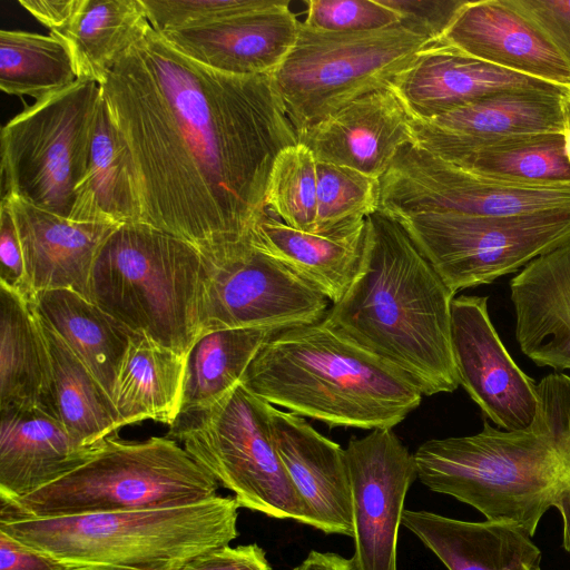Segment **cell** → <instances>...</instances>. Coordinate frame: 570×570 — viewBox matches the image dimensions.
<instances>
[{
	"label": "cell",
	"mask_w": 570,
	"mask_h": 570,
	"mask_svg": "<svg viewBox=\"0 0 570 570\" xmlns=\"http://www.w3.org/2000/svg\"><path fill=\"white\" fill-rule=\"evenodd\" d=\"M301 570H356L352 559L334 552L311 551L299 564Z\"/></svg>",
	"instance_id": "46"
},
{
	"label": "cell",
	"mask_w": 570,
	"mask_h": 570,
	"mask_svg": "<svg viewBox=\"0 0 570 570\" xmlns=\"http://www.w3.org/2000/svg\"><path fill=\"white\" fill-rule=\"evenodd\" d=\"M413 145L484 177L528 184L570 183L562 134L514 137L482 144L415 138Z\"/></svg>",
	"instance_id": "30"
},
{
	"label": "cell",
	"mask_w": 570,
	"mask_h": 570,
	"mask_svg": "<svg viewBox=\"0 0 570 570\" xmlns=\"http://www.w3.org/2000/svg\"><path fill=\"white\" fill-rule=\"evenodd\" d=\"M97 446H81L57 416L40 409L0 411V500L19 499L58 480Z\"/></svg>",
	"instance_id": "25"
},
{
	"label": "cell",
	"mask_w": 570,
	"mask_h": 570,
	"mask_svg": "<svg viewBox=\"0 0 570 570\" xmlns=\"http://www.w3.org/2000/svg\"><path fill=\"white\" fill-rule=\"evenodd\" d=\"M366 224L361 273L324 320L407 375L423 395L455 391L460 385L451 342L455 294L395 218L377 210Z\"/></svg>",
	"instance_id": "3"
},
{
	"label": "cell",
	"mask_w": 570,
	"mask_h": 570,
	"mask_svg": "<svg viewBox=\"0 0 570 570\" xmlns=\"http://www.w3.org/2000/svg\"><path fill=\"white\" fill-rule=\"evenodd\" d=\"M206 262L200 333L228 328L283 331L316 323L328 311L326 297L254 247L252 240L238 244L217 261Z\"/></svg>",
	"instance_id": "13"
},
{
	"label": "cell",
	"mask_w": 570,
	"mask_h": 570,
	"mask_svg": "<svg viewBox=\"0 0 570 570\" xmlns=\"http://www.w3.org/2000/svg\"><path fill=\"white\" fill-rule=\"evenodd\" d=\"M277 332L228 328L200 333L186 357L180 412L205 407L240 383L258 350Z\"/></svg>",
	"instance_id": "34"
},
{
	"label": "cell",
	"mask_w": 570,
	"mask_h": 570,
	"mask_svg": "<svg viewBox=\"0 0 570 570\" xmlns=\"http://www.w3.org/2000/svg\"><path fill=\"white\" fill-rule=\"evenodd\" d=\"M292 570H301V567H299V566H298V567H295V568H294V569H292Z\"/></svg>",
	"instance_id": "49"
},
{
	"label": "cell",
	"mask_w": 570,
	"mask_h": 570,
	"mask_svg": "<svg viewBox=\"0 0 570 570\" xmlns=\"http://www.w3.org/2000/svg\"><path fill=\"white\" fill-rule=\"evenodd\" d=\"M266 210L286 225L315 233L317 220V161L302 142L276 158L267 188Z\"/></svg>",
	"instance_id": "36"
},
{
	"label": "cell",
	"mask_w": 570,
	"mask_h": 570,
	"mask_svg": "<svg viewBox=\"0 0 570 570\" xmlns=\"http://www.w3.org/2000/svg\"><path fill=\"white\" fill-rule=\"evenodd\" d=\"M240 383L269 404L330 428L393 429L423 397L407 375L324 318L273 334Z\"/></svg>",
	"instance_id": "4"
},
{
	"label": "cell",
	"mask_w": 570,
	"mask_h": 570,
	"mask_svg": "<svg viewBox=\"0 0 570 570\" xmlns=\"http://www.w3.org/2000/svg\"><path fill=\"white\" fill-rule=\"evenodd\" d=\"M402 524L448 570H529L541 562L531 537L509 522H471L405 509Z\"/></svg>",
	"instance_id": "26"
},
{
	"label": "cell",
	"mask_w": 570,
	"mask_h": 570,
	"mask_svg": "<svg viewBox=\"0 0 570 570\" xmlns=\"http://www.w3.org/2000/svg\"><path fill=\"white\" fill-rule=\"evenodd\" d=\"M510 292L521 352L538 366L570 370V239L523 267Z\"/></svg>",
	"instance_id": "22"
},
{
	"label": "cell",
	"mask_w": 570,
	"mask_h": 570,
	"mask_svg": "<svg viewBox=\"0 0 570 570\" xmlns=\"http://www.w3.org/2000/svg\"><path fill=\"white\" fill-rule=\"evenodd\" d=\"M86 0H19L50 33L57 35L70 26Z\"/></svg>",
	"instance_id": "45"
},
{
	"label": "cell",
	"mask_w": 570,
	"mask_h": 570,
	"mask_svg": "<svg viewBox=\"0 0 570 570\" xmlns=\"http://www.w3.org/2000/svg\"><path fill=\"white\" fill-rule=\"evenodd\" d=\"M301 21L288 0L206 27L159 33L173 48L233 76L273 75L298 37Z\"/></svg>",
	"instance_id": "17"
},
{
	"label": "cell",
	"mask_w": 570,
	"mask_h": 570,
	"mask_svg": "<svg viewBox=\"0 0 570 570\" xmlns=\"http://www.w3.org/2000/svg\"><path fill=\"white\" fill-rule=\"evenodd\" d=\"M386 214L401 224L454 294L515 273L570 239V212Z\"/></svg>",
	"instance_id": "11"
},
{
	"label": "cell",
	"mask_w": 570,
	"mask_h": 570,
	"mask_svg": "<svg viewBox=\"0 0 570 570\" xmlns=\"http://www.w3.org/2000/svg\"><path fill=\"white\" fill-rule=\"evenodd\" d=\"M390 88L412 119L428 121L493 92L563 87L495 67L439 40L430 43Z\"/></svg>",
	"instance_id": "19"
},
{
	"label": "cell",
	"mask_w": 570,
	"mask_h": 570,
	"mask_svg": "<svg viewBox=\"0 0 570 570\" xmlns=\"http://www.w3.org/2000/svg\"><path fill=\"white\" fill-rule=\"evenodd\" d=\"M69 218L117 226L140 223L130 151L102 96L95 118L87 169L76 189Z\"/></svg>",
	"instance_id": "28"
},
{
	"label": "cell",
	"mask_w": 570,
	"mask_h": 570,
	"mask_svg": "<svg viewBox=\"0 0 570 570\" xmlns=\"http://www.w3.org/2000/svg\"><path fill=\"white\" fill-rule=\"evenodd\" d=\"M41 323L51 357L56 415L78 444L97 446L121 428L114 401L63 340Z\"/></svg>",
	"instance_id": "33"
},
{
	"label": "cell",
	"mask_w": 570,
	"mask_h": 570,
	"mask_svg": "<svg viewBox=\"0 0 570 570\" xmlns=\"http://www.w3.org/2000/svg\"><path fill=\"white\" fill-rule=\"evenodd\" d=\"M379 210L480 216L570 212V183L528 184L484 177L407 145L380 179Z\"/></svg>",
	"instance_id": "12"
},
{
	"label": "cell",
	"mask_w": 570,
	"mask_h": 570,
	"mask_svg": "<svg viewBox=\"0 0 570 570\" xmlns=\"http://www.w3.org/2000/svg\"><path fill=\"white\" fill-rule=\"evenodd\" d=\"M208 267L190 244L144 223L118 226L94 263L89 299L135 333L187 356L200 333Z\"/></svg>",
	"instance_id": "6"
},
{
	"label": "cell",
	"mask_w": 570,
	"mask_h": 570,
	"mask_svg": "<svg viewBox=\"0 0 570 570\" xmlns=\"http://www.w3.org/2000/svg\"><path fill=\"white\" fill-rule=\"evenodd\" d=\"M367 239L366 218L328 233L295 229L267 210L252 230V244L279 262L332 304L337 303L363 267Z\"/></svg>",
	"instance_id": "23"
},
{
	"label": "cell",
	"mask_w": 570,
	"mask_h": 570,
	"mask_svg": "<svg viewBox=\"0 0 570 570\" xmlns=\"http://www.w3.org/2000/svg\"><path fill=\"white\" fill-rule=\"evenodd\" d=\"M380 180L354 169L317 161L315 233H328L379 210Z\"/></svg>",
	"instance_id": "37"
},
{
	"label": "cell",
	"mask_w": 570,
	"mask_h": 570,
	"mask_svg": "<svg viewBox=\"0 0 570 570\" xmlns=\"http://www.w3.org/2000/svg\"><path fill=\"white\" fill-rule=\"evenodd\" d=\"M100 85L78 79L35 101L1 129V199L16 196L69 218L87 169Z\"/></svg>",
	"instance_id": "10"
},
{
	"label": "cell",
	"mask_w": 570,
	"mask_h": 570,
	"mask_svg": "<svg viewBox=\"0 0 570 570\" xmlns=\"http://www.w3.org/2000/svg\"><path fill=\"white\" fill-rule=\"evenodd\" d=\"M451 342L459 384L499 429L527 428L538 383L514 362L495 331L488 297L460 295L451 305Z\"/></svg>",
	"instance_id": "15"
},
{
	"label": "cell",
	"mask_w": 570,
	"mask_h": 570,
	"mask_svg": "<svg viewBox=\"0 0 570 570\" xmlns=\"http://www.w3.org/2000/svg\"><path fill=\"white\" fill-rule=\"evenodd\" d=\"M178 570H272L265 551L256 543L223 546L187 561Z\"/></svg>",
	"instance_id": "43"
},
{
	"label": "cell",
	"mask_w": 570,
	"mask_h": 570,
	"mask_svg": "<svg viewBox=\"0 0 570 570\" xmlns=\"http://www.w3.org/2000/svg\"><path fill=\"white\" fill-rule=\"evenodd\" d=\"M55 416L51 357L35 303L0 284V411Z\"/></svg>",
	"instance_id": "27"
},
{
	"label": "cell",
	"mask_w": 570,
	"mask_h": 570,
	"mask_svg": "<svg viewBox=\"0 0 570 570\" xmlns=\"http://www.w3.org/2000/svg\"><path fill=\"white\" fill-rule=\"evenodd\" d=\"M441 40L495 67L570 88L566 61L508 0H468Z\"/></svg>",
	"instance_id": "20"
},
{
	"label": "cell",
	"mask_w": 570,
	"mask_h": 570,
	"mask_svg": "<svg viewBox=\"0 0 570 570\" xmlns=\"http://www.w3.org/2000/svg\"><path fill=\"white\" fill-rule=\"evenodd\" d=\"M562 136L566 154L570 161V89L566 91L562 98Z\"/></svg>",
	"instance_id": "47"
},
{
	"label": "cell",
	"mask_w": 570,
	"mask_h": 570,
	"mask_svg": "<svg viewBox=\"0 0 570 570\" xmlns=\"http://www.w3.org/2000/svg\"><path fill=\"white\" fill-rule=\"evenodd\" d=\"M149 27L141 0H86L70 26L53 36L69 48L78 79L100 85L116 60Z\"/></svg>",
	"instance_id": "32"
},
{
	"label": "cell",
	"mask_w": 570,
	"mask_h": 570,
	"mask_svg": "<svg viewBox=\"0 0 570 570\" xmlns=\"http://www.w3.org/2000/svg\"><path fill=\"white\" fill-rule=\"evenodd\" d=\"M238 509L234 497L216 495L175 508L0 520V531L65 570H178L237 538Z\"/></svg>",
	"instance_id": "5"
},
{
	"label": "cell",
	"mask_w": 570,
	"mask_h": 570,
	"mask_svg": "<svg viewBox=\"0 0 570 570\" xmlns=\"http://www.w3.org/2000/svg\"><path fill=\"white\" fill-rule=\"evenodd\" d=\"M168 436L230 490L239 508L307 524L275 445L271 404L242 383L205 407L180 412Z\"/></svg>",
	"instance_id": "9"
},
{
	"label": "cell",
	"mask_w": 570,
	"mask_h": 570,
	"mask_svg": "<svg viewBox=\"0 0 570 570\" xmlns=\"http://www.w3.org/2000/svg\"><path fill=\"white\" fill-rule=\"evenodd\" d=\"M218 482L169 436L128 442L117 434L58 480L0 500V520L189 505L217 495Z\"/></svg>",
	"instance_id": "7"
},
{
	"label": "cell",
	"mask_w": 570,
	"mask_h": 570,
	"mask_svg": "<svg viewBox=\"0 0 570 570\" xmlns=\"http://www.w3.org/2000/svg\"><path fill=\"white\" fill-rule=\"evenodd\" d=\"M432 42L402 23L321 32L301 22L294 47L272 75L296 138L358 98L390 88Z\"/></svg>",
	"instance_id": "8"
},
{
	"label": "cell",
	"mask_w": 570,
	"mask_h": 570,
	"mask_svg": "<svg viewBox=\"0 0 570 570\" xmlns=\"http://www.w3.org/2000/svg\"><path fill=\"white\" fill-rule=\"evenodd\" d=\"M0 284L35 302L23 261L17 226L10 208L0 202Z\"/></svg>",
	"instance_id": "42"
},
{
	"label": "cell",
	"mask_w": 570,
	"mask_h": 570,
	"mask_svg": "<svg viewBox=\"0 0 570 570\" xmlns=\"http://www.w3.org/2000/svg\"><path fill=\"white\" fill-rule=\"evenodd\" d=\"M78 80L72 55L60 38L22 31H0V89L41 100Z\"/></svg>",
	"instance_id": "35"
},
{
	"label": "cell",
	"mask_w": 570,
	"mask_h": 570,
	"mask_svg": "<svg viewBox=\"0 0 570 570\" xmlns=\"http://www.w3.org/2000/svg\"><path fill=\"white\" fill-rule=\"evenodd\" d=\"M1 200L8 205L14 219L27 277L35 295L51 289H70L89 299L94 263L118 226L76 222L16 196Z\"/></svg>",
	"instance_id": "21"
},
{
	"label": "cell",
	"mask_w": 570,
	"mask_h": 570,
	"mask_svg": "<svg viewBox=\"0 0 570 570\" xmlns=\"http://www.w3.org/2000/svg\"><path fill=\"white\" fill-rule=\"evenodd\" d=\"M400 16L377 0H309L303 24L321 32H360L400 23Z\"/></svg>",
	"instance_id": "39"
},
{
	"label": "cell",
	"mask_w": 570,
	"mask_h": 570,
	"mask_svg": "<svg viewBox=\"0 0 570 570\" xmlns=\"http://www.w3.org/2000/svg\"><path fill=\"white\" fill-rule=\"evenodd\" d=\"M529 570H541L540 563L534 564V566H533L532 568H530Z\"/></svg>",
	"instance_id": "48"
},
{
	"label": "cell",
	"mask_w": 570,
	"mask_h": 570,
	"mask_svg": "<svg viewBox=\"0 0 570 570\" xmlns=\"http://www.w3.org/2000/svg\"><path fill=\"white\" fill-rule=\"evenodd\" d=\"M353 500L356 570H397L399 529L404 502L417 479L414 454L393 429L352 438L345 449Z\"/></svg>",
	"instance_id": "14"
},
{
	"label": "cell",
	"mask_w": 570,
	"mask_h": 570,
	"mask_svg": "<svg viewBox=\"0 0 570 570\" xmlns=\"http://www.w3.org/2000/svg\"><path fill=\"white\" fill-rule=\"evenodd\" d=\"M400 16V23L432 41L443 38L468 0H377Z\"/></svg>",
	"instance_id": "40"
},
{
	"label": "cell",
	"mask_w": 570,
	"mask_h": 570,
	"mask_svg": "<svg viewBox=\"0 0 570 570\" xmlns=\"http://www.w3.org/2000/svg\"><path fill=\"white\" fill-rule=\"evenodd\" d=\"M186 357L144 334L131 337L112 394L120 426L144 420L174 423L181 407Z\"/></svg>",
	"instance_id": "31"
},
{
	"label": "cell",
	"mask_w": 570,
	"mask_h": 570,
	"mask_svg": "<svg viewBox=\"0 0 570 570\" xmlns=\"http://www.w3.org/2000/svg\"><path fill=\"white\" fill-rule=\"evenodd\" d=\"M100 88L130 151L140 223L207 261L250 240L275 160L298 142L273 76L213 70L149 27Z\"/></svg>",
	"instance_id": "1"
},
{
	"label": "cell",
	"mask_w": 570,
	"mask_h": 570,
	"mask_svg": "<svg viewBox=\"0 0 570 570\" xmlns=\"http://www.w3.org/2000/svg\"><path fill=\"white\" fill-rule=\"evenodd\" d=\"M0 570H65L51 558L0 531Z\"/></svg>",
	"instance_id": "44"
},
{
	"label": "cell",
	"mask_w": 570,
	"mask_h": 570,
	"mask_svg": "<svg viewBox=\"0 0 570 570\" xmlns=\"http://www.w3.org/2000/svg\"><path fill=\"white\" fill-rule=\"evenodd\" d=\"M410 115L397 95L382 89L353 101L297 138L316 161L381 179L399 151L413 145Z\"/></svg>",
	"instance_id": "18"
},
{
	"label": "cell",
	"mask_w": 570,
	"mask_h": 570,
	"mask_svg": "<svg viewBox=\"0 0 570 570\" xmlns=\"http://www.w3.org/2000/svg\"><path fill=\"white\" fill-rule=\"evenodd\" d=\"M559 52L570 69V0H508Z\"/></svg>",
	"instance_id": "41"
},
{
	"label": "cell",
	"mask_w": 570,
	"mask_h": 570,
	"mask_svg": "<svg viewBox=\"0 0 570 570\" xmlns=\"http://www.w3.org/2000/svg\"><path fill=\"white\" fill-rule=\"evenodd\" d=\"M275 445L307 517L325 533L354 534L352 484L345 449L297 414L271 404Z\"/></svg>",
	"instance_id": "16"
},
{
	"label": "cell",
	"mask_w": 570,
	"mask_h": 570,
	"mask_svg": "<svg viewBox=\"0 0 570 570\" xmlns=\"http://www.w3.org/2000/svg\"><path fill=\"white\" fill-rule=\"evenodd\" d=\"M414 459L417 479L487 520L515 524L530 537L554 508L562 547L570 552V375L554 372L538 383L532 422L507 431L487 420L473 435L432 439Z\"/></svg>",
	"instance_id": "2"
},
{
	"label": "cell",
	"mask_w": 570,
	"mask_h": 570,
	"mask_svg": "<svg viewBox=\"0 0 570 570\" xmlns=\"http://www.w3.org/2000/svg\"><path fill=\"white\" fill-rule=\"evenodd\" d=\"M570 89V88H569ZM568 89H509L422 121L410 119L415 138L482 144L514 137L562 134V98Z\"/></svg>",
	"instance_id": "24"
},
{
	"label": "cell",
	"mask_w": 570,
	"mask_h": 570,
	"mask_svg": "<svg viewBox=\"0 0 570 570\" xmlns=\"http://www.w3.org/2000/svg\"><path fill=\"white\" fill-rule=\"evenodd\" d=\"M33 303L40 318L63 340L112 399L120 366L136 333L70 289L39 292Z\"/></svg>",
	"instance_id": "29"
},
{
	"label": "cell",
	"mask_w": 570,
	"mask_h": 570,
	"mask_svg": "<svg viewBox=\"0 0 570 570\" xmlns=\"http://www.w3.org/2000/svg\"><path fill=\"white\" fill-rule=\"evenodd\" d=\"M281 0H141L150 27L161 33L206 27L275 6Z\"/></svg>",
	"instance_id": "38"
}]
</instances>
